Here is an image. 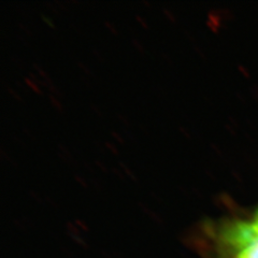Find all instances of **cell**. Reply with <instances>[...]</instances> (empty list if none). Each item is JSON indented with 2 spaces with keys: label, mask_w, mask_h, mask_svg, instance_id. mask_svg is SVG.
<instances>
[{
  "label": "cell",
  "mask_w": 258,
  "mask_h": 258,
  "mask_svg": "<svg viewBox=\"0 0 258 258\" xmlns=\"http://www.w3.org/2000/svg\"><path fill=\"white\" fill-rule=\"evenodd\" d=\"M206 249L209 258H258V221L252 216L219 224Z\"/></svg>",
  "instance_id": "cell-1"
},
{
  "label": "cell",
  "mask_w": 258,
  "mask_h": 258,
  "mask_svg": "<svg viewBox=\"0 0 258 258\" xmlns=\"http://www.w3.org/2000/svg\"><path fill=\"white\" fill-rule=\"evenodd\" d=\"M253 217H254L255 220H257V221H258V210H257V211L253 214Z\"/></svg>",
  "instance_id": "cell-2"
}]
</instances>
